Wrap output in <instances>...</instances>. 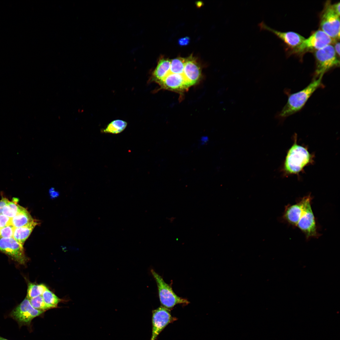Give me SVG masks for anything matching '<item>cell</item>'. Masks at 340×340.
Returning <instances> with one entry per match:
<instances>
[{"mask_svg":"<svg viewBox=\"0 0 340 340\" xmlns=\"http://www.w3.org/2000/svg\"><path fill=\"white\" fill-rule=\"evenodd\" d=\"M320 27L334 41L339 39L340 16L329 1L326 3L320 14Z\"/></svg>","mask_w":340,"mask_h":340,"instance_id":"5","label":"cell"},{"mask_svg":"<svg viewBox=\"0 0 340 340\" xmlns=\"http://www.w3.org/2000/svg\"><path fill=\"white\" fill-rule=\"evenodd\" d=\"M322 77L314 79L303 90L291 94L279 116L282 117H287L300 110L312 94L320 86Z\"/></svg>","mask_w":340,"mask_h":340,"instance_id":"3","label":"cell"},{"mask_svg":"<svg viewBox=\"0 0 340 340\" xmlns=\"http://www.w3.org/2000/svg\"><path fill=\"white\" fill-rule=\"evenodd\" d=\"M44 312L34 308L31 304L29 299L26 297L12 311L10 315L17 322L20 326H29L34 318Z\"/></svg>","mask_w":340,"mask_h":340,"instance_id":"8","label":"cell"},{"mask_svg":"<svg viewBox=\"0 0 340 340\" xmlns=\"http://www.w3.org/2000/svg\"><path fill=\"white\" fill-rule=\"evenodd\" d=\"M176 318L171 315L169 309L162 306L152 311V333L150 340H156L158 336L169 323Z\"/></svg>","mask_w":340,"mask_h":340,"instance_id":"10","label":"cell"},{"mask_svg":"<svg viewBox=\"0 0 340 340\" xmlns=\"http://www.w3.org/2000/svg\"></svg>","mask_w":340,"mask_h":340,"instance_id":"30","label":"cell"},{"mask_svg":"<svg viewBox=\"0 0 340 340\" xmlns=\"http://www.w3.org/2000/svg\"><path fill=\"white\" fill-rule=\"evenodd\" d=\"M9 202V201L7 198L3 197L0 201V214H2L3 208Z\"/></svg>","mask_w":340,"mask_h":340,"instance_id":"23","label":"cell"},{"mask_svg":"<svg viewBox=\"0 0 340 340\" xmlns=\"http://www.w3.org/2000/svg\"><path fill=\"white\" fill-rule=\"evenodd\" d=\"M208 141V138L207 136H203L200 139V143L201 145H204Z\"/></svg>","mask_w":340,"mask_h":340,"instance_id":"27","label":"cell"},{"mask_svg":"<svg viewBox=\"0 0 340 340\" xmlns=\"http://www.w3.org/2000/svg\"><path fill=\"white\" fill-rule=\"evenodd\" d=\"M190 41V38L188 37H185L179 39L178 41L179 44L181 46H185L188 45Z\"/></svg>","mask_w":340,"mask_h":340,"instance_id":"24","label":"cell"},{"mask_svg":"<svg viewBox=\"0 0 340 340\" xmlns=\"http://www.w3.org/2000/svg\"><path fill=\"white\" fill-rule=\"evenodd\" d=\"M258 26L260 30H267L274 33L292 49L299 46L305 38L294 32H282L275 30L267 26L263 21L259 24Z\"/></svg>","mask_w":340,"mask_h":340,"instance_id":"11","label":"cell"},{"mask_svg":"<svg viewBox=\"0 0 340 340\" xmlns=\"http://www.w3.org/2000/svg\"><path fill=\"white\" fill-rule=\"evenodd\" d=\"M127 125V123L124 121L115 120L109 123L101 131L104 133L117 134L123 131Z\"/></svg>","mask_w":340,"mask_h":340,"instance_id":"16","label":"cell"},{"mask_svg":"<svg viewBox=\"0 0 340 340\" xmlns=\"http://www.w3.org/2000/svg\"><path fill=\"white\" fill-rule=\"evenodd\" d=\"M333 8L335 10L336 13L340 16V2L337 3L333 4H332Z\"/></svg>","mask_w":340,"mask_h":340,"instance_id":"26","label":"cell"},{"mask_svg":"<svg viewBox=\"0 0 340 340\" xmlns=\"http://www.w3.org/2000/svg\"><path fill=\"white\" fill-rule=\"evenodd\" d=\"M14 228L12 225H10L1 228L0 238L13 237Z\"/></svg>","mask_w":340,"mask_h":340,"instance_id":"21","label":"cell"},{"mask_svg":"<svg viewBox=\"0 0 340 340\" xmlns=\"http://www.w3.org/2000/svg\"><path fill=\"white\" fill-rule=\"evenodd\" d=\"M0 252L4 253L17 263L24 265L28 260L23 246L13 238H0Z\"/></svg>","mask_w":340,"mask_h":340,"instance_id":"9","label":"cell"},{"mask_svg":"<svg viewBox=\"0 0 340 340\" xmlns=\"http://www.w3.org/2000/svg\"><path fill=\"white\" fill-rule=\"evenodd\" d=\"M334 43V45L333 47L335 51L338 56L339 57L340 56V42L337 41Z\"/></svg>","mask_w":340,"mask_h":340,"instance_id":"25","label":"cell"},{"mask_svg":"<svg viewBox=\"0 0 340 340\" xmlns=\"http://www.w3.org/2000/svg\"><path fill=\"white\" fill-rule=\"evenodd\" d=\"M314 52L316 63L314 73L316 77L323 76L331 69L339 66V58L332 45H328Z\"/></svg>","mask_w":340,"mask_h":340,"instance_id":"4","label":"cell"},{"mask_svg":"<svg viewBox=\"0 0 340 340\" xmlns=\"http://www.w3.org/2000/svg\"><path fill=\"white\" fill-rule=\"evenodd\" d=\"M49 191L50 195L52 196H56L58 195V192L56 191L54 188H51Z\"/></svg>","mask_w":340,"mask_h":340,"instance_id":"28","label":"cell"},{"mask_svg":"<svg viewBox=\"0 0 340 340\" xmlns=\"http://www.w3.org/2000/svg\"><path fill=\"white\" fill-rule=\"evenodd\" d=\"M151 272L157 285L159 298L162 306L169 309L178 304L186 305L189 303L187 299L178 296L172 287L165 282L161 276L153 269Z\"/></svg>","mask_w":340,"mask_h":340,"instance_id":"6","label":"cell"},{"mask_svg":"<svg viewBox=\"0 0 340 340\" xmlns=\"http://www.w3.org/2000/svg\"><path fill=\"white\" fill-rule=\"evenodd\" d=\"M43 284H36L29 283L28 285L27 297L29 299L42 295L44 292L47 289Z\"/></svg>","mask_w":340,"mask_h":340,"instance_id":"17","label":"cell"},{"mask_svg":"<svg viewBox=\"0 0 340 340\" xmlns=\"http://www.w3.org/2000/svg\"><path fill=\"white\" fill-rule=\"evenodd\" d=\"M0 340H8L0 336Z\"/></svg>","mask_w":340,"mask_h":340,"instance_id":"29","label":"cell"},{"mask_svg":"<svg viewBox=\"0 0 340 340\" xmlns=\"http://www.w3.org/2000/svg\"><path fill=\"white\" fill-rule=\"evenodd\" d=\"M22 207L17 204L15 201H9L3 208L2 214L12 218L17 214Z\"/></svg>","mask_w":340,"mask_h":340,"instance_id":"19","label":"cell"},{"mask_svg":"<svg viewBox=\"0 0 340 340\" xmlns=\"http://www.w3.org/2000/svg\"><path fill=\"white\" fill-rule=\"evenodd\" d=\"M293 143L288 149L283 163L282 171L284 175H299L305 167L314 162V155L311 153L306 146L299 144L297 135Z\"/></svg>","mask_w":340,"mask_h":340,"instance_id":"2","label":"cell"},{"mask_svg":"<svg viewBox=\"0 0 340 340\" xmlns=\"http://www.w3.org/2000/svg\"><path fill=\"white\" fill-rule=\"evenodd\" d=\"M38 224L37 220L34 219L31 222L26 225L15 228L13 238L23 246L25 242L29 237L33 229Z\"/></svg>","mask_w":340,"mask_h":340,"instance_id":"13","label":"cell"},{"mask_svg":"<svg viewBox=\"0 0 340 340\" xmlns=\"http://www.w3.org/2000/svg\"><path fill=\"white\" fill-rule=\"evenodd\" d=\"M310 194L299 199L296 203L285 206L282 218L287 223L297 228L307 239L320 236L311 206Z\"/></svg>","mask_w":340,"mask_h":340,"instance_id":"1","label":"cell"},{"mask_svg":"<svg viewBox=\"0 0 340 340\" xmlns=\"http://www.w3.org/2000/svg\"><path fill=\"white\" fill-rule=\"evenodd\" d=\"M42 297L45 303L51 308H56L61 300L48 288L43 293Z\"/></svg>","mask_w":340,"mask_h":340,"instance_id":"18","label":"cell"},{"mask_svg":"<svg viewBox=\"0 0 340 340\" xmlns=\"http://www.w3.org/2000/svg\"><path fill=\"white\" fill-rule=\"evenodd\" d=\"M11 218L3 214H0V228L11 225Z\"/></svg>","mask_w":340,"mask_h":340,"instance_id":"22","label":"cell"},{"mask_svg":"<svg viewBox=\"0 0 340 340\" xmlns=\"http://www.w3.org/2000/svg\"><path fill=\"white\" fill-rule=\"evenodd\" d=\"M185 60L186 59L181 57L172 60L171 61L170 67L169 70L164 76L168 73L175 74L178 76L185 78L192 84L193 86H194L195 85L188 78L185 71L184 67Z\"/></svg>","mask_w":340,"mask_h":340,"instance_id":"14","label":"cell"},{"mask_svg":"<svg viewBox=\"0 0 340 340\" xmlns=\"http://www.w3.org/2000/svg\"><path fill=\"white\" fill-rule=\"evenodd\" d=\"M335 42L323 31L318 30L305 39L298 46L291 49L292 54H301L314 52Z\"/></svg>","mask_w":340,"mask_h":340,"instance_id":"7","label":"cell"},{"mask_svg":"<svg viewBox=\"0 0 340 340\" xmlns=\"http://www.w3.org/2000/svg\"><path fill=\"white\" fill-rule=\"evenodd\" d=\"M185 71L189 78L195 84L198 83L202 77L200 66L192 55L186 59Z\"/></svg>","mask_w":340,"mask_h":340,"instance_id":"12","label":"cell"},{"mask_svg":"<svg viewBox=\"0 0 340 340\" xmlns=\"http://www.w3.org/2000/svg\"><path fill=\"white\" fill-rule=\"evenodd\" d=\"M33 220L27 210L22 207L17 214L11 218V225L14 228L20 227L28 224Z\"/></svg>","mask_w":340,"mask_h":340,"instance_id":"15","label":"cell"},{"mask_svg":"<svg viewBox=\"0 0 340 340\" xmlns=\"http://www.w3.org/2000/svg\"><path fill=\"white\" fill-rule=\"evenodd\" d=\"M32 306L35 309L45 312L51 308L45 303L42 295L29 299Z\"/></svg>","mask_w":340,"mask_h":340,"instance_id":"20","label":"cell"}]
</instances>
